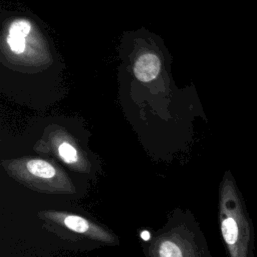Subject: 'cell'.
<instances>
[{
  "label": "cell",
  "instance_id": "6da1fadb",
  "mask_svg": "<svg viewBox=\"0 0 257 257\" xmlns=\"http://www.w3.org/2000/svg\"><path fill=\"white\" fill-rule=\"evenodd\" d=\"M9 175L30 190L45 194H73L75 188L69 178L52 163L43 159H26L8 163Z\"/></svg>",
  "mask_w": 257,
  "mask_h": 257
},
{
  "label": "cell",
  "instance_id": "7a4b0ae2",
  "mask_svg": "<svg viewBox=\"0 0 257 257\" xmlns=\"http://www.w3.org/2000/svg\"><path fill=\"white\" fill-rule=\"evenodd\" d=\"M37 215L39 219L53 227H57L58 229L65 230L106 245L118 244V239L113 233L83 216L54 210H43L38 212Z\"/></svg>",
  "mask_w": 257,
  "mask_h": 257
},
{
  "label": "cell",
  "instance_id": "3957f363",
  "mask_svg": "<svg viewBox=\"0 0 257 257\" xmlns=\"http://www.w3.org/2000/svg\"><path fill=\"white\" fill-rule=\"evenodd\" d=\"M148 253L149 257H196L189 232L182 227H175L156 237Z\"/></svg>",
  "mask_w": 257,
  "mask_h": 257
},
{
  "label": "cell",
  "instance_id": "277c9868",
  "mask_svg": "<svg viewBox=\"0 0 257 257\" xmlns=\"http://www.w3.org/2000/svg\"><path fill=\"white\" fill-rule=\"evenodd\" d=\"M161 71V60L152 52H147L138 57L134 64V74L142 82L154 80Z\"/></svg>",
  "mask_w": 257,
  "mask_h": 257
},
{
  "label": "cell",
  "instance_id": "5b68a950",
  "mask_svg": "<svg viewBox=\"0 0 257 257\" xmlns=\"http://www.w3.org/2000/svg\"><path fill=\"white\" fill-rule=\"evenodd\" d=\"M223 208L225 210L222 213V219H221L222 235L226 244L229 247H233L236 245L239 237L238 223L234 218V216L229 212L225 203L223 204Z\"/></svg>",
  "mask_w": 257,
  "mask_h": 257
},
{
  "label": "cell",
  "instance_id": "8992f818",
  "mask_svg": "<svg viewBox=\"0 0 257 257\" xmlns=\"http://www.w3.org/2000/svg\"><path fill=\"white\" fill-rule=\"evenodd\" d=\"M56 153L59 159L71 168H76L78 170L84 169L81 155L79 154L78 150L69 142H60L56 147Z\"/></svg>",
  "mask_w": 257,
  "mask_h": 257
},
{
  "label": "cell",
  "instance_id": "52a82bcc",
  "mask_svg": "<svg viewBox=\"0 0 257 257\" xmlns=\"http://www.w3.org/2000/svg\"><path fill=\"white\" fill-rule=\"evenodd\" d=\"M31 30V23L27 19H15L13 20L8 28V34L10 35H17L25 37L29 34Z\"/></svg>",
  "mask_w": 257,
  "mask_h": 257
},
{
  "label": "cell",
  "instance_id": "ba28073f",
  "mask_svg": "<svg viewBox=\"0 0 257 257\" xmlns=\"http://www.w3.org/2000/svg\"><path fill=\"white\" fill-rule=\"evenodd\" d=\"M7 44L9 49L15 54H21L24 52L26 47L25 37L17 35H7Z\"/></svg>",
  "mask_w": 257,
  "mask_h": 257
}]
</instances>
